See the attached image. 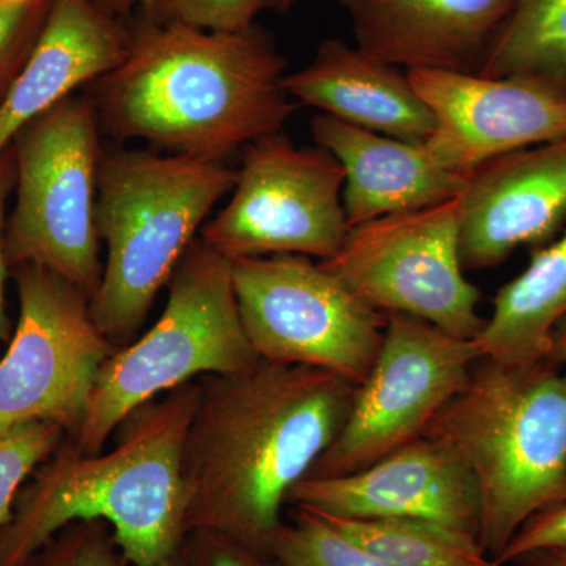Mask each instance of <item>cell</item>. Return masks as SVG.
Segmentation results:
<instances>
[{"label": "cell", "instance_id": "cell-32", "mask_svg": "<svg viewBox=\"0 0 566 566\" xmlns=\"http://www.w3.org/2000/svg\"><path fill=\"white\" fill-rule=\"evenodd\" d=\"M93 2L112 17L126 20L134 11H139L142 17H147L155 0H93Z\"/></svg>", "mask_w": 566, "mask_h": 566}, {"label": "cell", "instance_id": "cell-13", "mask_svg": "<svg viewBox=\"0 0 566 566\" xmlns=\"http://www.w3.org/2000/svg\"><path fill=\"white\" fill-rule=\"evenodd\" d=\"M408 74L434 115L424 148L452 172L469 175L510 153L566 139V82L449 70Z\"/></svg>", "mask_w": 566, "mask_h": 566}, {"label": "cell", "instance_id": "cell-1", "mask_svg": "<svg viewBox=\"0 0 566 566\" xmlns=\"http://www.w3.org/2000/svg\"><path fill=\"white\" fill-rule=\"evenodd\" d=\"M197 382L182 450L186 527L271 554L283 505L334 444L357 386L319 368L266 360Z\"/></svg>", "mask_w": 566, "mask_h": 566}, {"label": "cell", "instance_id": "cell-23", "mask_svg": "<svg viewBox=\"0 0 566 566\" xmlns=\"http://www.w3.org/2000/svg\"><path fill=\"white\" fill-rule=\"evenodd\" d=\"M282 566H397L368 553L311 510L294 506L292 523H282L271 539Z\"/></svg>", "mask_w": 566, "mask_h": 566}, {"label": "cell", "instance_id": "cell-21", "mask_svg": "<svg viewBox=\"0 0 566 566\" xmlns=\"http://www.w3.org/2000/svg\"><path fill=\"white\" fill-rule=\"evenodd\" d=\"M316 515L368 553L397 566H499L483 551L475 535L434 521L419 517L342 520Z\"/></svg>", "mask_w": 566, "mask_h": 566}, {"label": "cell", "instance_id": "cell-26", "mask_svg": "<svg viewBox=\"0 0 566 566\" xmlns=\"http://www.w3.org/2000/svg\"><path fill=\"white\" fill-rule=\"evenodd\" d=\"M270 7L271 0H155L144 18L202 31L241 32L255 25V18Z\"/></svg>", "mask_w": 566, "mask_h": 566}, {"label": "cell", "instance_id": "cell-17", "mask_svg": "<svg viewBox=\"0 0 566 566\" xmlns=\"http://www.w3.org/2000/svg\"><path fill=\"white\" fill-rule=\"evenodd\" d=\"M515 0H340L356 46L411 70L476 73Z\"/></svg>", "mask_w": 566, "mask_h": 566}, {"label": "cell", "instance_id": "cell-24", "mask_svg": "<svg viewBox=\"0 0 566 566\" xmlns=\"http://www.w3.org/2000/svg\"><path fill=\"white\" fill-rule=\"evenodd\" d=\"M66 439L61 424L40 420L0 431V528L13 515L24 480Z\"/></svg>", "mask_w": 566, "mask_h": 566}, {"label": "cell", "instance_id": "cell-8", "mask_svg": "<svg viewBox=\"0 0 566 566\" xmlns=\"http://www.w3.org/2000/svg\"><path fill=\"white\" fill-rule=\"evenodd\" d=\"M232 282L245 337L260 359L319 368L363 385L385 340L386 314L311 256L232 260Z\"/></svg>", "mask_w": 566, "mask_h": 566}, {"label": "cell", "instance_id": "cell-18", "mask_svg": "<svg viewBox=\"0 0 566 566\" xmlns=\"http://www.w3.org/2000/svg\"><path fill=\"white\" fill-rule=\"evenodd\" d=\"M311 129L315 144L344 167V207L352 229L382 216L449 202L468 181V175L436 161L423 144L357 128L327 114L312 118Z\"/></svg>", "mask_w": 566, "mask_h": 566}, {"label": "cell", "instance_id": "cell-33", "mask_svg": "<svg viewBox=\"0 0 566 566\" xmlns=\"http://www.w3.org/2000/svg\"><path fill=\"white\" fill-rule=\"evenodd\" d=\"M545 363L562 367L566 364V318L557 324L551 338V349Z\"/></svg>", "mask_w": 566, "mask_h": 566}, {"label": "cell", "instance_id": "cell-2", "mask_svg": "<svg viewBox=\"0 0 566 566\" xmlns=\"http://www.w3.org/2000/svg\"><path fill=\"white\" fill-rule=\"evenodd\" d=\"M286 59L252 25L212 32L137 18L128 54L92 82L102 132L169 155L226 161L281 133L300 104L283 87Z\"/></svg>", "mask_w": 566, "mask_h": 566}, {"label": "cell", "instance_id": "cell-15", "mask_svg": "<svg viewBox=\"0 0 566 566\" xmlns=\"http://www.w3.org/2000/svg\"><path fill=\"white\" fill-rule=\"evenodd\" d=\"M566 223V139L483 164L460 193V256L486 270L523 245H545Z\"/></svg>", "mask_w": 566, "mask_h": 566}, {"label": "cell", "instance_id": "cell-4", "mask_svg": "<svg viewBox=\"0 0 566 566\" xmlns=\"http://www.w3.org/2000/svg\"><path fill=\"white\" fill-rule=\"evenodd\" d=\"M423 438L455 453L480 497V546L497 558L532 517L566 504V370L476 360Z\"/></svg>", "mask_w": 566, "mask_h": 566}, {"label": "cell", "instance_id": "cell-19", "mask_svg": "<svg viewBox=\"0 0 566 566\" xmlns=\"http://www.w3.org/2000/svg\"><path fill=\"white\" fill-rule=\"evenodd\" d=\"M283 87L297 104L411 144L434 132V115L409 80L408 71L349 46L326 40L303 70L286 73Z\"/></svg>", "mask_w": 566, "mask_h": 566}, {"label": "cell", "instance_id": "cell-12", "mask_svg": "<svg viewBox=\"0 0 566 566\" xmlns=\"http://www.w3.org/2000/svg\"><path fill=\"white\" fill-rule=\"evenodd\" d=\"M479 359L474 340L415 316L387 315L385 340L348 419L307 476L353 474L422 438Z\"/></svg>", "mask_w": 566, "mask_h": 566}, {"label": "cell", "instance_id": "cell-20", "mask_svg": "<svg viewBox=\"0 0 566 566\" xmlns=\"http://www.w3.org/2000/svg\"><path fill=\"white\" fill-rule=\"evenodd\" d=\"M565 318L566 232L532 253L526 270L499 290L493 315L474 342L480 356L497 363H545Z\"/></svg>", "mask_w": 566, "mask_h": 566}, {"label": "cell", "instance_id": "cell-35", "mask_svg": "<svg viewBox=\"0 0 566 566\" xmlns=\"http://www.w3.org/2000/svg\"><path fill=\"white\" fill-rule=\"evenodd\" d=\"M153 566H186L185 558H182L181 547L178 553H175L174 556L167 557L166 560L159 562V564Z\"/></svg>", "mask_w": 566, "mask_h": 566}, {"label": "cell", "instance_id": "cell-3", "mask_svg": "<svg viewBox=\"0 0 566 566\" xmlns=\"http://www.w3.org/2000/svg\"><path fill=\"white\" fill-rule=\"evenodd\" d=\"M197 401V381L153 398L118 424L106 453L65 439L0 528V566H25L63 527L92 520L109 524L128 565L178 553L188 534L182 450Z\"/></svg>", "mask_w": 566, "mask_h": 566}, {"label": "cell", "instance_id": "cell-28", "mask_svg": "<svg viewBox=\"0 0 566 566\" xmlns=\"http://www.w3.org/2000/svg\"><path fill=\"white\" fill-rule=\"evenodd\" d=\"M186 566H282L273 554L260 553L232 536L196 528L181 545Z\"/></svg>", "mask_w": 566, "mask_h": 566}, {"label": "cell", "instance_id": "cell-34", "mask_svg": "<svg viewBox=\"0 0 566 566\" xmlns=\"http://www.w3.org/2000/svg\"><path fill=\"white\" fill-rule=\"evenodd\" d=\"M297 0H271L270 10L277 11V13H286V11L292 10Z\"/></svg>", "mask_w": 566, "mask_h": 566}, {"label": "cell", "instance_id": "cell-9", "mask_svg": "<svg viewBox=\"0 0 566 566\" xmlns=\"http://www.w3.org/2000/svg\"><path fill=\"white\" fill-rule=\"evenodd\" d=\"M319 264L382 314L415 316L464 340L485 326L476 312L482 294L461 263L460 197L353 227Z\"/></svg>", "mask_w": 566, "mask_h": 566}, {"label": "cell", "instance_id": "cell-5", "mask_svg": "<svg viewBox=\"0 0 566 566\" xmlns=\"http://www.w3.org/2000/svg\"><path fill=\"white\" fill-rule=\"evenodd\" d=\"M234 182L237 170L226 161L103 147L95 222L107 256L91 312L111 342L120 346L140 329L159 290Z\"/></svg>", "mask_w": 566, "mask_h": 566}, {"label": "cell", "instance_id": "cell-30", "mask_svg": "<svg viewBox=\"0 0 566 566\" xmlns=\"http://www.w3.org/2000/svg\"><path fill=\"white\" fill-rule=\"evenodd\" d=\"M17 181V166L11 147L0 156V340L9 337L10 322L6 311V281L9 275V260L6 255L7 200Z\"/></svg>", "mask_w": 566, "mask_h": 566}, {"label": "cell", "instance_id": "cell-25", "mask_svg": "<svg viewBox=\"0 0 566 566\" xmlns=\"http://www.w3.org/2000/svg\"><path fill=\"white\" fill-rule=\"evenodd\" d=\"M25 566H128L106 521H80L52 536Z\"/></svg>", "mask_w": 566, "mask_h": 566}, {"label": "cell", "instance_id": "cell-31", "mask_svg": "<svg viewBox=\"0 0 566 566\" xmlns=\"http://www.w3.org/2000/svg\"><path fill=\"white\" fill-rule=\"evenodd\" d=\"M516 566H566V546L531 551L512 562Z\"/></svg>", "mask_w": 566, "mask_h": 566}, {"label": "cell", "instance_id": "cell-36", "mask_svg": "<svg viewBox=\"0 0 566 566\" xmlns=\"http://www.w3.org/2000/svg\"><path fill=\"white\" fill-rule=\"evenodd\" d=\"M2 3H25L32 2V0H0Z\"/></svg>", "mask_w": 566, "mask_h": 566}, {"label": "cell", "instance_id": "cell-22", "mask_svg": "<svg viewBox=\"0 0 566 566\" xmlns=\"http://www.w3.org/2000/svg\"><path fill=\"white\" fill-rule=\"evenodd\" d=\"M476 73L566 82V0H515Z\"/></svg>", "mask_w": 566, "mask_h": 566}, {"label": "cell", "instance_id": "cell-29", "mask_svg": "<svg viewBox=\"0 0 566 566\" xmlns=\"http://www.w3.org/2000/svg\"><path fill=\"white\" fill-rule=\"evenodd\" d=\"M556 546H566V504L532 517L497 558V565L512 564L515 558L531 551Z\"/></svg>", "mask_w": 566, "mask_h": 566}, {"label": "cell", "instance_id": "cell-11", "mask_svg": "<svg viewBox=\"0 0 566 566\" xmlns=\"http://www.w3.org/2000/svg\"><path fill=\"white\" fill-rule=\"evenodd\" d=\"M20 319L0 359V431L50 420L80 430L96 376L118 348L93 319L91 297L35 264L14 268Z\"/></svg>", "mask_w": 566, "mask_h": 566}, {"label": "cell", "instance_id": "cell-7", "mask_svg": "<svg viewBox=\"0 0 566 566\" xmlns=\"http://www.w3.org/2000/svg\"><path fill=\"white\" fill-rule=\"evenodd\" d=\"M17 202L6 223L10 268L50 270L95 296L103 277L96 232L102 125L91 95H71L11 144Z\"/></svg>", "mask_w": 566, "mask_h": 566}, {"label": "cell", "instance_id": "cell-16", "mask_svg": "<svg viewBox=\"0 0 566 566\" xmlns=\"http://www.w3.org/2000/svg\"><path fill=\"white\" fill-rule=\"evenodd\" d=\"M132 25L93 0H52L31 55L0 99V156L29 123L117 69Z\"/></svg>", "mask_w": 566, "mask_h": 566}, {"label": "cell", "instance_id": "cell-6", "mask_svg": "<svg viewBox=\"0 0 566 566\" xmlns=\"http://www.w3.org/2000/svg\"><path fill=\"white\" fill-rule=\"evenodd\" d=\"M167 304L139 340L103 364L77 433L82 452H103L125 417L153 398L205 375H230L260 363L238 311L232 260L197 238L167 283Z\"/></svg>", "mask_w": 566, "mask_h": 566}, {"label": "cell", "instance_id": "cell-14", "mask_svg": "<svg viewBox=\"0 0 566 566\" xmlns=\"http://www.w3.org/2000/svg\"><path fill=\"white\" fill-rule=\"evenodd\" d=\"M289 504L342 520L419 517L479 535V490L463 461L428 438L342 476H305Z\"/></svg>", "mask_w": 566, "mask_h": 566}, {"label": "cell", "instance_id": "cell-27", "mask_svg": "<svg viewBox=\"0 0 566 566\" xmlns=\"http://www.w3.org/2000/svg\"><path fill=\"white\" fill-rule=\"evenodd\" d=\"M52 0L0 2V99L28 61Z\"/></svg>", "mask_w": 566, "mask_h": 566}, {"label": "cell", "instance_id": "cell-10", "mask_svg": "<svg viewBox=\"0 0 566 566\" xmlns=\"http://www.w3.org/2000/svg\"><path fill=\"white\" fill-rule=\"evenodd\" d=\"M345 172L329 151L297 147L281 133L245 145L229 205L200 240L229 260L316 256L326 262L348 237Z\"/></svg>", "mask_w": 566, "mask_h": 566}]
</instances>
